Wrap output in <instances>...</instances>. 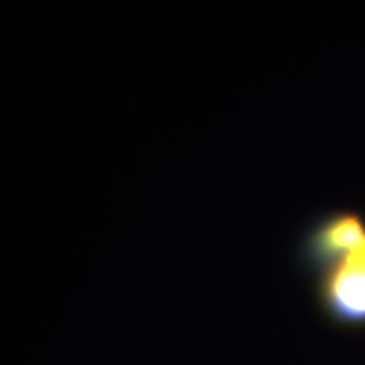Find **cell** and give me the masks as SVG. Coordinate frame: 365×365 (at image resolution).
Masks as SVG:
<instances>
[{
    "instance_id": "cell-1",
    "label": "cell",
    "mask_w": 365,
    "mask_h": 365,
    "mask_svg": "<svg viewBox=\"0 0 365 365\" xmlns=\"http://www.w3.org/2000/svg\"><path fill=\"white\" fill-rule=\"evenodd\" d=\"M327 299L337 313L351 321L365 319V249L345 256L331 272Z\"/></svg>"
},
{
    "instance_id": "cell-2",
    "label": "cell",
    "mask_w": 365,
    "mask_h": 365,
    "mask_svg": "<svg viewBox=\"0 0 365 365\" xmlns=\"http://www.w3.org/2000/svg\"><path fill=\"white\" fill-rule=\"evenodd\" d=\"M318 248L327 253L342 252L345 256L365 249V229L356 217H344L322 230L317 240Z\"/></svg>"
}]
</instances>
